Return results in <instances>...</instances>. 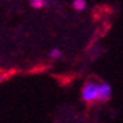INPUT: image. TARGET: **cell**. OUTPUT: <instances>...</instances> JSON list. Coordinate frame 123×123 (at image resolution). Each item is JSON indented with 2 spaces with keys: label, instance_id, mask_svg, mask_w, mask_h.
<instances>
[{
  "label": "cell",
  "instance_id": "cell-2",
  "mask_svg": "<svg viewBox=\"0 0 123 123\" xmlns=\"http://www.w3.org/2000/svg\"><path fill=\"white\" fill-rule=\"evenodd\" d=\"M111 86L108 83H100V90H98V100L100 101H108L111 98Z\"/></svg>",
  "mask_w": 123,
  "mask_h": 123
},
{
  "label": "cell",
  "instance_id": "cell-3",
  "mask_svg": "<svg viewBox=\"0 0 123 123\" xmlns=\"http://www.w3.org/2000/svg\"><path fill=\"white\" fill-rule=\"evenodd\" d=\"M84 7H86V0H73V8L75 10H83Z\"/></svg>",
  "mask_w": 123,
  "mask_h": 123
},
{
  "label": "cell",
  "instance_id": "cell-6",
  "mask_svg": "<svg viewBox=\"0 0 123 123\" xmlns=\"http://www.w3.org/2000/svg\"><path fill=\"white\" fill-rule=\"evenodd\" d=\"M10 75H11V72H0V82H4V79L8 78Z\"/></svg>",
  "mask_w": 123,
  "mask_h": 123
},
{
  "label": "cell",
  "instance_id": "cell-4",
  "mask_svg": "<svg viewBox=\"0 0 123 123\" xmlns=\"http://www.w3.org/2000/svg\"><path fill=\"white\" fill-rule=\"evenodd\" d=\"M29 3L33 8H42L44 6V0H29Z\"/></svg>",
  "mask_w": 123,
  "mask_h": 123
},
{
  "label": "cell",
  "instance_id": "cell-1",
  "mask_svg": "<svg viewBox=\"0 0 123 123\" xmlns=\"http://www.w3.org/2000/svg\"><path fill=\"white\" fill-rule=\"evenodd\" d=\"M98 90H100V84H97L95 82H87L82 90V98L86 102H93L98 100Z\"/></svg>",
  "mask_w": 123,
  "mask_h": 123
},
{
  "label": "cell",
  "instance_id": "cell-5",
  "mask_svg": "<svg viewBox=\"0 0 123 123\" xmlns=\"http://www.w3.org/2000/svg\"><path fill=\"white\" fill-rule=\"evenodd\" d=\"M61 55V51L58 50V49H54V50L50 51V58H57V57Z\"/></svg>",
  "mask_w": 123,
  "mask_h": 123
}]
</instances>
